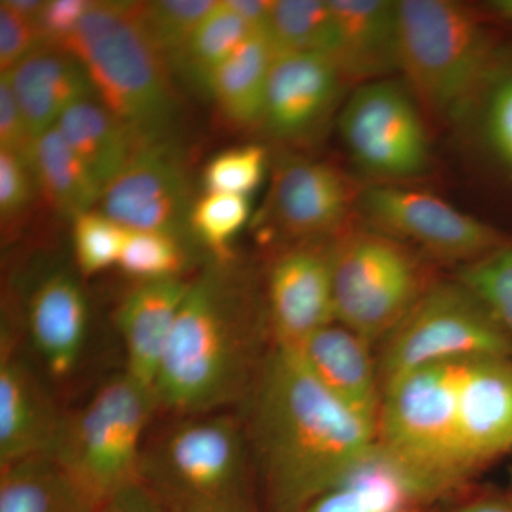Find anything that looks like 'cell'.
I'll list each match as a JSON object with an SVG mask.
<instances>
[{
	"mask_svg": "<svg viewBox=\"0 0 512 512\" xmlns=\"http://www.w3.org/2000/svg\"><path fill=\"white\" fill-rule=\"evenodd\" d=\"M261 342L247 282L229 259H215L191 279L154 383L157 407L190 417L247 399L266 357Z\"/></svg>",
	"mask_w": 512,
	"mask_h": 512,
	"instance_id": "2",
	"label": "cell"
},
{
	"mask_svg": "<svg viewBox=\"0 0 512 512\" xmlns=\"http://www.w3.org/2000/svg\"><path fill=\"white\" fill-rule=\"evenodd\" d=\"M39 25L0 2V70L9 73L36 50L42 49Z\"/></svg>",
	"mask_w": 512,
	"mask_h": 512,
	"instance_id": "37",
	"label": "cell"
},
{
	"mask_svg": "<svg viewBox=\"0 0 512 512\" xmlns=\"http://www.w3.org/2000/svg\"><path fill=\"white\" fill-rule=\"evenodd\" d=\"M335 60L319 53L275 55L261 124L269 136L298 140L328 119L348 84Z\"/></svg>",
	"mask_w": 512,
	"mask_h": 512,
	"instance_id": "16",
	"label": "cell"
},
{
	"mask_svg": "<svg viewBox=\"0 0 512 512\" xmlns=\"http://www.w3.org/2000/svg\"><path fill=\"white\" fill-rule=\"evenodd\" d=\"M249 399L248 441L271 512H302L377 444L376 424L336 399L293 350H269Z\"/></svg>",
	"mask_w": 512,
	"mask_h": 512,
	"instance_id": "1",
	"label": "cell"
},
{
	"mask_svg": "<svg viewBox=\"0 0 512 512\" xmlns=\"http://www.w3.org/2000/svg\"><path fill=\"white\" fill-rule=\"evenodd\" d=\"M187 254L180 235L165 231H128L119 266L138 282L180 278Z\"/></svg>",
	"mask_w": 512,
	"mask_h": 512,
	"instance_id": "31",
	"label": "cell"
},
{
	"mask_svg": "<svg viewBox=\"0 0 512 512\" xmlns=\"http://www.w3.org/2000/svg\"><path fill=\"white\" fill-rule=\"evenodd\" d=\"M265 35L275 55L319 53L336 63L338 29L329 0H275Z\"/></svg>",
	"mask_w": 512,
	"mask_h": 512,
	"instance_id": "28",
	"label": "cell"
},
{
	"mask_svg": "<svg viewBox=\"0 0 512 512\" xmlns=\"http://www.w3.org/2000/svg\"><path fill=\"white\" fill-rule=\"evenodd\" d=\"M274 57L265 32H256L212 74L207 92L222 116L235 126L261 124Z\"/></svg>",
	"mask_w": 512,
	"mask_h": 512,
	"instance_id": "25",
	"label": "cell"
},
{
	"mask_svg": "<svg viewBox=\"0 0 512 512\" xmlns=\"http://www.w3.org/2000/svg\"><path fill=\"white\" fill-rule=\"evenodd\" d=\"M62 50L82 63L97 99L138 146L168 141L178 113L173 70L144 32L134 2L93 0Z\"/></svg>",
	"mask_w": 512,
	"mask_h": 512,
	"instance_id": "3",
	"label": "cell"
},
{
	"mask_svg": "<svg viewBox=\"0 0 512 512\" xmlns=\"http://www.w3.org/2000/svg\"><path fill=\"white\" fill-rule=\"evenodd\" d=\"M339 128L350 156L367 173L400 180L429 165L424 114L403 82L360 84L340 113Z\"/></svg>",
	"mask_w": 512,
	"mask_h": 512,
	"instance_id": "10",
	"label": "cell"
},
{
	"mask_svg": "<svg viewBox=\"0 0 512 512\" xmlns=\"http://www.w3.org/2000/svg\"><path fill=\"white\" fill-rule=\"evenodd\" d=\"M457 279L484 303L512 342V242L461 266Z\"/></svg>",
	"mask_w": 512,
	"mask_h": 512,
	"instance_id": "33",
	"label": "cell"
},
{
	"mask_svg": "<svg viewBox=\"0 0 512 512\" xmlns=\"http://www.w3.org/2000/svg\"><path fill=\"white\" fill-rule=\"evenodd\" d=\"M266 150L245 146L222 151L204 170L205 192H225L248 197L265 177Z\"/></svg>",
	"mask_w": 512,
	"mask_h": 512,
	"instance_id": "35",
	"label": "cell"
},
{
	"mask_svg": "<svg viewBox=\"0 0 512 512\" xmlns=\"http://www.w3.org/2000/svg\"><path fill=\"white\" fill-rule=\"evenodd\" d=\"M510 497L512 498V491H511V493H510Z\"/></svg>",
	"mask_w": 512,
	"mask_h": 512,
	"instance_id": "48",
	"label": "cell"
},
{
	"mask_svg": "<svg viewBox=\"0 0 512 512\" xmlns=\"http://www.w3.org/2000/svg\"><path fill=\"white\" fill-rule=\"evenodd\" d=\"M29 164L37 190L64 217L74 220L100 204L103 187L64 140L59 128H50L36 138Z\"/></svg>",
	"mask_w": 512,
	"mask_h": 512,
	"instance_id": "27",
	"label": "cell"
},
{
	"mask_svg": "<svg viewBox=\"0 0 512 512\" xmlns=\"http://www.w3.org/2000/svg\"><path fill=\"white\" fill-rule=\"evenodd\" d=\"M447 512H512V498L508 495H484L473 498Z\"/></svg>",
	"mask_w": 512,
	"mask_h": 512,
	"instance_id": "43",
	"label": "cell"
},
{
	"mask_svg": "<svg viewBox=\"0 0 512 512\" xmlns=\"http://www.w3.org/2000/svg\"><path fill=\"white\" fill-rule=\"evenodd\" d=\"M382 343L377 357L382 387L430 363L512 357V342L505 330L458 279L431 285Z\"/></svg>",
	"mask_w": 512,
	"mask_h": 512,
	"instance_id": "9",
	"label": "cell"
},
{
	"mask_svg": "<svg viewBox=\"0 0 512 512\" xmlns=\"http://www.w3.org/2000/svg\"><path fill=\"white\" fill-rule=\"evenodd\" d=\"M104 512H170L140 481L128 485L104 505Z\"/></svg>",
	"mask_w": 512,
	"mask_h": 512,
	"instance_id": "41",
	"label": "cell"
},
{
	"mask_svg": "<svg viewBox=\"0 0 512 512\" xmlns=\"http://www.w3.org/2000/svg\"><path fill=\"white\" fill-rule=\"evenodd\" d=\"M247 429L227 413L184 417L144 446L138 481L170 512H247Z\"/></svg>",
	"mask_w": 512,
	"mask_h": 512,
	"instance_id": "4",
	"label": "cell"
},
{
	"mask_svg": "<svg viewBox=\"0 0 512 512\" xmlns=\"http://www.w3.org/2000/svg\"><path fill=\"white\" fill-rule=\"evenodd\" d=\"M128 229L100 210L77 215L73 220V248L83 276H93L119 266Z\"/></svg>",
	"mask_w": 512,
	"mask_h": 512,
	"instance_id": "34",
	"label": "cell"
},
{
	"mask_svg": "<svg viewBox=\"0 0 512 512\" xmlns=\"http://www.w3.org/2000/svg\"><path fill=\"white\" fill-rule=\"evenodd\" d=\"M93 0H47L39 29L43 47L63 49L74 35Z\"/></svg>",
	"mask_w": 512,
	"mask_h": 512,
	"instance_id": "40",
	"label": "cell"
},
{
	"mask_svg": "<svg viewBox=\"0 0 512 512\" xmlns=\"http://www.w3.org/2000/svg\"><path fill=\"white\" fill-rule=\"evenodd\" d=\"M192 188L187 167L170 141L141 147L103 191L100 211L128 231L183 235Z\"/></svg>",
	"mask_w": 512,
	"mask_h": 512,
	"instance_id": "12",
	"label": "cell"
},
{
	"mask_svg": "<svg viewBox=\"0 0 512 512\" xmlns=\"http://www.w3.org/2000/svg\"><path fill=\"white\" fill-rule=\"evenodd\" d=\"M156 396L127 372L106 380L80 409L63 416L53 460L100 504L137 483L144 433Z\"/></svg>",
	"mask_w": 512,
	"mask_h": 512,
	"instance_id": "7",
	"label": "cell"
},
{
	"mask_svg": "<svg viewBox=\"0 0 512 512\" xmlns=\"http://www.w3.org/2000/svg\"><path fill=\"white\" fill-rule=\"evenodd\" d=\"M36 138L10 87L6 74L0 76V150L29 161Z\"/></svg>",
	"mask_w": 512,
	"mask_h": 512,
	"instance_id": "39",
	"label": "cell"
},
{
	"mask_svg": "<svg viewBox=\"0 0 512 512\" xmlns=\"http://www.w3.org/2000/svg\"><path fill=\"white\" fill-rule=\"evenodd\" d=\"M336 322L372 345L383 342L430 288L409 245L375 228H345L332 238Z\"/></svg>",
	"mask_w": 512,
	"mask_h": 512,
	"instance_id": "8",
	"label": "cell"
},
{
	"mask_svg": "<svg viewBox=\"0 0 512 512\" xmlns=\"http://www.w3.org/2000/svg\"><path fill=\"white\" fill-rule=\"evenodd\" d=\"M215 5L217 0H154L134 2V10L144 32L173 70L195 30Z\"/></svg>",
	"mask_w": 512,
	"mask_h": 512,
	"instance_id": "30",
	"label": "cell"
},
{
	"mask_svg": "<svg viewBox=\"0 0 512 512\" xmlns=\"http://www.w3.org/2000/svg\"><path fill=\"white\" fill-rule=\"evenodd\" d=\"M457 461L473 480L512 451V357H468L458 387Z\"/></svg>",
	"mask_w": 512,
	"mask_h": 512,
	"instance_id": "15",
	"label": "cell"
},
{
	"mask_svg": "<svg viewBox=\"0 0 512 512\" xmlns=\"http://www.w3.org/2000/svg\"><path fill=\"white\" fill-rule=\"evenodd\" d=\"M0 512H104V505L45 457L2 468Z\"/></svg>",
	"mask_w": 512,
	"mask_h": 512,
	"instance_id": "26",
	"label": "cell"
},
{
	"mask_svg": "<svg viewBox=\"0 0 512 512\" xmlns=\"http://www.w3.org/2000/svg\"><path fill=\"white\" fill-rule=\"evenodd\" d=\"M490 8L501 18L512 20V0H495L490 3Z\"/></svg>",
	"mask_w": 512,
	"mask_h": 512,
	"instance_id": "45",
	"label": "cell"
},
{
	"mask_svg": "<svg viewBox=\"0 0 512 512\" xmlns=\"http://www.w3.org/2000/svg\"><path fill=\"white\" fill-rule=\"evenodd\" d=\"M336 29V64L349 83L365 84L399 72L397 0H329Z\"/></svg>",
	"mask_w": 512,
	"mask_h": 512,
	"instance_id": "21",
	"label": "cell"
},
{
	"mask_svg": "<svg viewBox=\"0 0 512 512\" xmlns=\"http://www.w3.org/2000/svg\"><path fill=\"white\" fill-rule=\"evenodd\" d=\"M247 512H256V510H252V511H247Z\"/></svg>",
	"mask_w": 512,
	"mask_h": 512,
	"instance_id": "47",
	"label": "cell"
},
{
	"mask_svg": "<svg viewBox=\"0 0 512 512\" xmlns=\"http://www.w3.org/2000/svg\"><path fill=\"white\" fill-rule=\"evenodd\" d=\"M37 185L25 158L0 150V220L13 224L29 210Z\"/></svg>",
	"mask_w": 512,
	"mask_h": 512,
	"instance_id": "36",
	"label": "cell"
},
{
	"mask_svg": "<svg viewBox=\"0 0 512 512\" xmlns=\"http://www.w3.org/2000/svg\"><path fill=\"white\" fill-rule=\"evenodd\" d=\"M357 207L370 228L417 245L440 261L468 265L507 244L491 225L433 192L407 185H370L360 191Z\"/></svg>",
	"mask_w": 512,
	"mask_h": 512,
	"instance_id": "11",
	"label": "cell"
},
{
	"mask_svg": "<svg viewBox=\"0 0 512 512\" xmlns=\"http://www.w3.org/2000/svg\"><path fill=\"white\" fill-rule=\"evenodd\" d=\"M248 217V197L205 192L192 205L188 228L210 249L215 259L228 261L231 242L245 227Z\"/></svg>",
	"mask_w": 512,
	"mask_h": 512,
	"instance_id": "32",
	"label": "cell"
},
{
	"mask_svg": "<svg viewBox=\"0 0 512 512\" xmlns=\"http://www.w3.org/2000/svg\"><path fill=\"white\" fill-rule=\"evenodd\" d=\"M467 359L417 367L383 387L377 443L439 501L467 484L456 447L458 387Z\"/></svg>",
	"mask_w": 512,
	"mask_h": 512,
	"instance_id": "6",
	"label": "cell"
},
{
	"mask_svg": "<svg viewBox=\"0 0 512 512\" xmlns=\"http://www.w3.org/2000/svg\"><path fill=\"white\" fill-rule=\"evenodd\" d=\"M3 74L35 138L56 127L74 104L96 97L82 63L62 49L42 47Z\"/></svg>",
	"mask_w": 512,
	"mask_h": 512,
	"instance_id": "23",
	"label": "cell"
},
{
	"mask_svg": "<svg viewBox=\"0 0 512 512\" xmlns=\"http://www.w3.org/2000/svg\"><path fill=\"white\" fill-rule=\"evenodd\" d=\"M399 72L424 117L453 119L484 82L490 37L463 3L397 0Z\"/></svg>",
	"mask_w": 512,
	"mask_h": 512,
	"instance_id": "5",
	"label": "cell"
},
{
	"mask_svg": "<svg viewBox=\"0 0 512 512\" xmlns=\"http://www.w3.org/2000/svg\"><path fill=\"white\" fill-rule=\"evenodd\" d=\"M30 339L50 375L63 379L79 365L89 330L82 286L67 274L46 278L29 302Z\"/></svg>",
	"mask_w": 512,
	"mask_h": 512,
	"instance_id": "22",
	"label": "cell"
},
{
	"mask_svg": "<svg viewBox=\"0 0 512 512\" xmlns=\"http://www.w3.org/2000/svg\"><path fill=\"white\" fill-rule=\"evenodd\" d=\"M56 127L103 190L141 148L130 130L97 97L74 104Z\"/></svg>",
	"mask_w": 512,
	"mask_h": 512,
	"instance_id": "24",
	"label": "cell"
},
{
	"mask_svg": "<svg viewBox=\"0 0 512 512\" xmlns=\"http://www.w3.org/2000/svg\"><path fill=\"white\" fill-rule=\"evenodd\" d=\"M10 9L15 10L23 18L32 20L39 25L47 0H3Z\"/></svg>",
	"mask_w": 512,
	"mask_h": 512,
	"instance_id": "44",
	"label": "cell"
},
{
	"mask_svg": "<svg viewBox=\"0 0 512 512\" xmlns=\"http://www.w3.org/2000/svg\"><path fill=\"white\" fill-rule=\"evenodd\" d=\"M9 333L0 350V467L52 457L63 414L35 373L13 352Z\"/></svg>",
	"mask_w": 512,
	"mask_h": 512,
	"instance_id": "17",
	"label": "cell"
},
{
	"mask_svg": "<svg viewBox=\"0 0 512 512\" xmlns=\"http://www.w3.org/2000/svg\"><path fill=\"white\" fill-rule=\"evenodd\" d=\"M360 191L333 165L292 158L276 167L266 215L292 241L332 238L345 229Z\"/></svg>",
	"mask_w": 512,
	"mask_h": 512,
	"instance_id": "14",
	"label": "cell"
},
{
	"mask_svg": "<svg viewBox=\"0 0 512 512\" xmlns=\"http://www.w3.org/2000/svg\"><path fill=\"white\" fill-rule=\"evenodd\" d=\"M372 346L355 330L333 322L293 352L336 399L377 426L383 387Z\"/></svg>",
	"mask_w": 512,
	"mask_h": 512,
	"instance_id": "19",
	"label": "cell"
},
{
	"mask_svg": "<svg viewBox=\"0 0 512 512\" xmlns=\"http://www.w3.org/2000/svg\"><path fill=\"white\" fill-rule=\"evenodd\" d=\"M332 238L299 242L271 266L266 322L276 348L298 350L318 330L336 322Z\"/></svg>",
	"mask_w": 512,
	"mask_h": 512,
	"instance_id": "13",
	"label": "cell"
},
{
	"mask_svg": "<svg viewBox=\"0 0 512 512\" xmlns=\"http://www.w3.org/2000/svg\"><path fill=\"white\" fill-rule=\"evenodd\" d=\"M424 512H447V511H440V510H427V511H424Z\"/></svg>",
	"mask_w": 512,
	"mask_h": 512,
	"instance_id": "46",
	"label": "cell"
},
{
	"mask_svg": "<svg viewBox=\"0 0 512 512\" xmlns=\"http://www.w3.org/2000/svg\"><path fill=\"white\" fill-rule=\"evenodd\" d=\"M191 279L138 282L120 303L117 328L126 349L128 375L154 389L161 360Z\"/></svg>",
	"mask_w": 512,
	"mask_h": 512,
	"instance_id": "20",
	"label": "cell"
},
{
	"mask_svg": "<svg viewBox=\"0 0 512 512\" xmlns=\"http://www.w3.org/2000/svg\"><path fill=\"white\" fill-rule=\"evenodd\" d=\"M254 33L256 30L220 0L195 30L173 70L183 73L191 83L207 92L215 70Z\"/></svg>",
	"mask_w": 512,
	"mask_h": 512,
	"instance_id": "29",
	"label": "cell"
},
{
	"mask_svg": "<svg viewBox=\"0 0 512 512\" xmlns=\"http://www.w3.org/2000/svg\"><path fill=\"white\" fill-rule=\"evenodd\" d=\"M437 501L377 443L302 512H424Z\"/></svg>",
	"mask_w": 512,
	"mask_h": 512,
	"instance_id": "18",
	"label": "cell"
},
{
	"mask_svg": "<svg viewBox=\"0 0 512 512\" xmlns=\"http://www.w3.org/2000/svg\"><path fill=\"white\" fill-rule=\"evenodd\" d=\"M484 131L494 153L512 168V74L495 84L488 96Z\"/></svg>",
	"mask_w": 512,
	"mask_h": 512,
	"instance_id": "38",
	"label": "cell"
},
{
	"mask_svg": "<svg viewBox=\"0 0 512 512\" xmlns=\"http://www.w3.org/2000/svg\"><path fill=\"white\" fill-rule=\"evenodd\" d=\"M274 2L275 0H224L225 5L256 32H265Z\"/></svg>",
	"mask_w": 512,
	"mask_h": 512,
	"instance_id": "42",
	"label": "cell"
}]
</instances>
